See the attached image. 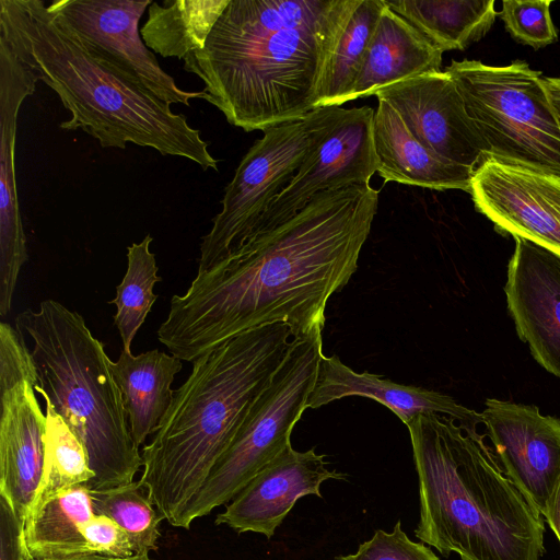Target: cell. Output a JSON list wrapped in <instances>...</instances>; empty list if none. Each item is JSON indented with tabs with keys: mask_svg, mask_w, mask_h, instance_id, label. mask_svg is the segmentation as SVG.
I'll return each instance as SVG.
<instances>
[{
	"mask_svg": "<svg viewBox=\"0 0 560 560\" xmlns=\"http://www.w3.org/2000/svg\"><path fill=\"white\" fill-rule=\"evenodd\" d=\"M476 209L495 229L560 256V178L488 159L469 191Z\"/></svg>",
	"mask_w": 560,
	"mask_h": 560,
	"instance_id": "obj_14",
	"label": "cell"
},
{
	"mask_svg": "<svg viewBox=\"0 0 560 560\" xmlns=\"http://www.w3.org/2000/svg\"><path fill=\"white\" fill-rule=\"evenodd\" d=\"M335 560H440L423 542L411 540L398 521L393 530L377 529L371 539L360 544L354 553Z\"/></svg>",
	"mask_w": 560,
	"mask_h": 560,
	"instance_id": "obj_30",
	"label": "cell"
},
{
	"mask_svg": "<svg viewBox=\"0 0 560 560\" xmlns=\"http://www.w3.org/2000/svg\"><path fill=\"white\" fill-rule=\"evenodd\" d=\"M152 241L148 234L140 243L128 246L127 271L116 287L115 299L108 302L117 307L114 324L127 352H131V342L158 299L153 287L162 280L155 255L150 250Z\"/></svg>",
	"mask_w": 560,
	"mask_h": 560,
	"instance_id": "obj_26",
	"label": "cell"
},
{
	"mask_svg": "<svg viewBox=\"0 0 560 560\" xmlns=\"http://www.w3.org/2000/svg\"><path fill=\"white\" fill-rule=\"evenodd\" d=\"M94 514L85 485L67 487L33 502L24 518L31 560L91 555L83 529Z\"/></svg>",
	"mask_w": 560,
	"mask_h": 560,
	"instance_id": "obj_22",
	"label": "cell"
},
{
	"mask_svg": "<svg viewBox=\"0 0 560 560\" xmlns=\"http://www.w3.org/2000/svg\"><path fill=\"white\" fill-rule=\"evenodd\" d=\"M34 560H151L149 553H136L130 558H114L101 555H81L68 558H56V559H34Z\"/></svg>",
	"mask_w": 560,
	"mask_h": 560,
	"instance_id": "obj_35",
	"label": "cell"
},
{
	"mask_svg": "<svg viewBox=\"0 0 560 560\" xmlns=\"http://www.w3.org/2000/svg\"><path fill=\"white\" fill-rule=\"evenodd\" d=\"M38 81L0 36V315L12 307L22 266L27 261L15 174L19 110Z\"/></svg>",
	"mask_w": 560,
	"mask_h": 560,
	"instance_id": "obj_17",
	"label": "cell"
},
{
	"mask_svg": "<svg viewBox=\"0 0 560 560\" xmlns=\"http://www.w3.org/2000/svg\"><path fill=\"white\" fill-rule=\"evenodd\" d=\"M374 115L375 109L370 106L345 108L273 201L249 241L293 218L319 192L370 184L378 166L373 139Z\"/></svg>",
	"mask_w": 560,
	"mask_h": 560,
	"instance_id": "obj_11",
	"label": "cell"
},
{
	"mask_svg": "<svg viewBox=\"0 0 560 560\" xmlns=\"http://www.w3.org/2000/svg\"><path fill=\"white\" fill-rule=\"evenodd\" d=\"M385 0H358L331 55L319 95V107L351 101Z\"/></svg>",
	"mask_w": 560,
	"mask_h": 560,
	"instance_id": "obj_25",
	"label": "cell"
},
{
	"mask_svg": "<svg viewBox=\"0 0 560 560\" xmlns=\"http://www.w3.org/2000/svg\"><path fill=\"white\" fill-rule=\"evenodd\" d=\"M230 0L152 1L140 28L142 40L153 52L184 60L203 49Z\"/></svg>",
	"mask_w": 560,
	"mask_h": 560,
	"instance_id": "obj_24",
	"label": "cell"
},
{
	"mask_svg": "<svg viewBox=\"0 0 560 560\" xmlns=\"http://www.w3.org/2000/svg\"><path fill=\"white\" fill-rule=\"evenodd\" d=\"M341 106L318 107L305 118L269 128L246 152L225 186L221 211L202 237V273L248 242L273 201L342 116Z\"/></svg>",
	"mask_w": 560,
	"mask_h": 560,
	"instance_id": "obj_9",
	"label": "cell"
},
{
	"mask_svg": "<svg viewBox=\"0 0 560 560\" xmlns=\"http://www.w3.org/2000/svg\"><path fill=\"white\" fill-rule=\"evenodd\" d=\"M350 396L376 400L408 424L421 415H443L453 418L470 435L480 438L477 425L483 423L481 413L459 405L440 392L395 383L370 372H355L336 354L323 357L317 380L306 408L317 409Z\"/></svg>",
	"mask_w": 560,
	"mask_h": 560,
	"instance_id": "obj_18",
	"label": "cell"
},
{
	"mask_svg": "<svg viewBox=\"0 0 560 560\" xmlns=\"http://www.w3.org/2000/svg\"><path fill=\"white\" fill-rule=\"evenodd\" d=\"M489 149L490 159L560 178V125L541 72L524 60L445 68Z\"/></svg>",
	"mask_w": 560,
	"mask_h": 560,
	"instance_id": "obj_7",
	"label": "cell"
},
{
	"mask_svg": "<svg viewBox=\"0 0 560 560\" xmlns=\"http://www.w3.org/2000/svg\"><path fill=\"white\" fill-rule=\"evenodd\" d=\"M544 516L560 542V479L549 499Z\"/></svg>",
	"mask_w": 560,
	"mask_h": 560,
	"instance_id": "obj_33",
	"label": "cell"
},
{
	"mask_svg": "<svg viewBox=\"0 0 560 560\" xmlns=\"http://www.w3.org/2000/svg\"><path fill=\"white\" fill-rule=\"evenodd\" d=\"M374 95L387 102L410 132L441 158L472 171L490 159L488 145L446 71L402 80Z\"/></svg>",
	"mask_w": 560,
	"mask_h": 560,
	"instance_id": "obj_12",
	"label": "cell"
},
{
	"mask_svg": "<svg viewBox=\"0 0 560 560\" xmlns=\"http://www.w3.org/2000/svg\"><path fill=\"white\" fill-rule=\"evenodd\" d=\"M377 207L370 184L317 194L287 222L197 273L172 298L158 339L192 362L262 326L285 324L293 338L323 329L328 300L357 271Z\"/></svg>",
	"mask_w": 560,
	"mask_h": 560,
	"instance_id": "obj_1",
	"label": "cell"
},
{
	"mask_svg": "<svg viewBox=\"0 0 560 560\" xmlns=\"http://www.w3.org/2000/svg\"><path fill=\"white\" fill-rule=\"evenodd\" d=\"M323 329L293 338L279 368L250 406L230 446L190 500L177 527L230 502L291 444V433L314 389L323 353Z\"/></svg>",
	"mask_w": 560,
	"mask_h": 560,
	"instance_id": "obj_8",
	"label": "cell"
},
{
	"mask_svg": "<svg viewBox=\"0 0 560 560\" xmlns=\"http://www.w3.org/2000/svg\"><path fill=\"white\" fill-rule=\"evenodd\" d=\"M551 3V0H504L498 15L515 40L539 49L558 39Z\"/></svg>",
	"mask_w": 560,
	"mask_h": 560,
	"instance_id": "obj_29",
	"label": "cell"
},
{
	"mask_svg": "<svg viewBox=\"0 0 560 560\" xmlns=\"http://www.w3.org/2000/svg\"><path fill=\"white\" fill-rule=\"evenodd\" d=\"M151 3V0H58L47 8L94 57L162 102L190 106L191 100L208 101L203 91L179 88L142 40L139 21Z\"/></svg>",
	"mask_w": 560,
	"mask_h": 560,
	"instance_id": "obj_10",
	"label": "cell"
},
{
	"mask_svg": "<svg viewBox=\"0 0 560 560\" xmlns=\"http://www.w3.org/2000/svg\"><path fill=\"white\" fill-rule=\"evenodd\" d=\"M373 139L377 173L384 182L446 190L470 191L474 172L450 162L424 144L407 128L399 114L377 98Z\"/></svg>",
	"mask_w": 560,
	"mask_h": 560,
	"instance_id": "obj_19",
	"label": "cell"
},
{
	"mask_svg": "<svg viewBox=\"0 0 560 560\" xmlns=\"http://www.w3.org/2000/svg\"><path fill=\"white\" fill-rule=\"evenodd\" d=\"M542 82L560 125V78L542 77Z\"/></svg>",
	"mask_w": 560,
	"mask_h": 560,
	"instance_id": "obj_34",
	"label": "cell"
},
{
	"mask_svg": "<svg viewBox=\"0 0 560 560\" xmlns=\"http://www.w3.org/2000/svg\"><path fill=\"white\" fill-rule=\"evenodd\" d=\"M481 412L502 471L544 515L560 479V419L538 407L486 400Z\"/></svg>",
	"mask_w": 560,
	"mask_h": 560,
	"instance_id": "obj_13",
	"label": "cell"
},
{
	"mask_svg": "<svg viewBox=\"0 0 560 560\" xmlns=\"http://www.w3.org/2000/svg\"><path fill=\"white\" fill-rule=\"evenodd\" d=\"M45 404L44 470L33 502L67 487L86 486L94 478L84 445L54 407Z\"/></svg>",
	"mask_w": 560,
	"mask_h": 560,
	"instance_id": "obj_27",
	"label": "cell"
},
{
	"mask_svg": "<svg viewBox=\"0 0 560 560\" xmlns=\"http://www.w3.org/2000/svg\"><path fill=\"white\" fill-rule=\"evenodd\" d=\"M15 325L32 346L35 390L85 447L94 474L86 487L98 491L132 482L143 460L104 345L79 313L55 300L21 312Z\"/></svg>",
	"mask_w": 560,
	"mask_h": 560,
	"instance_id": "obj_6",
	"label": "cell"
},
{
	"mask_svg": "<svg viewBox=\"0 0 560 560\" xmlns=\"http://www.w3.org/2000/svg\"><path fill=\"white\" fill-rule=\"evenodd\" d=\"M0 36L70 113L61 129H81L102 148L133 143L219 171L209 142L186 116L94 57L44 1L0 0Z\"/></svg>",
	"mask_w": 560,
	"mask_h": 560,
	"instance_id": "obj_3",
	"label": "cell"
},
{
	"mask_svg": "<svg viewBox=\"0 0 560 560\" xmlns=\"http://www.w3.org/2000/svg\"><path fill=\"white\" fill-rule=\"evenodd\" d=\"M442 55V50L385 2L352 100L374 95L402 80L439 72Z\"/></svg>",
	"mask_w": 560,
	"mask_h": 560,
	"instance_id": "obj_20",
	"label": "cell"
},
{
	"mask_svg": "<svg viewBox=\"0 0 560 560\" xmlns=\"http://www.w3.org/2000/svg\"><path fill=\"white\" fill-rule=\"evenodd\" d=\"M514 241L504 285L508 308L534 359L560 378V256L522 237Z\"/></svg>",
	"mask_w": 560,
	"mask_h": 560,
	"instance_id": "obj_15",
	"label": "cell"
},
{
	"mask_svg": "<svg viewBox=\"0 0 560 560\" xmlns=\"http://www.w3.org/2000/svg\"><path fill=\"white\" fill-rule=\"evenodd\" d=\"M440 50H463L492 27L493 0H385Z\"/></svg>",
	"mask_w": 560,
	"mask_h": 560,
	"instance_id": "obj_23",
	"label": "cell"
},
{
	"mask_svg": "<svg viewBox=\"0 0 560 560\" xmlns=\"http://www.w3.org/2000/svg\"><path fill=\"white\" fill-rule=\"evenodd\" d=\"M293 339L282 323L245 331L192 361L174 392L139 479L159 513L175 527L233 441L250 406Z\"/></svg>",
	"mask_w": 560,
	"mask_h": 560,
	"instance_id": "obj_4",
	"label": "cell"
},
{
	"mask_svg": "<svg viewBox=\"0 0 560 560\" xmlns=\"http://www.w3.org/2000/svg\"><path fill=\"white\" fill-rule=\"evenodd\" d=\"M83 533L91 555L114 558H130L136 555L128 534L105 515L94 514L85 524Z\"/></svg>",
	"mask_w": 560,
	"mask_h": 560,
	"instance_id": "obj_31",
	"label": "cell"
},
{
	"mask_svg": "<svg viewBox=\"0 0 560 560\" xmlns=\"http://www.w3.org/2000/svg\"><path fill=\"white\" fill-rule=\"evenodd\" d=\"M0 560H31L24 536V521L0 495Z\"/></svg>",
	"mask_w": 560,
	"mask_h": 560,
	"instance_id": "obj_32",
	"label": "cell"
},
{
	"mask_svg": "<svg viewBox=\"0 0 560 560\" xmlns=\"http://www.w3.org/2000/svg\"><path fill=\"white\" fill-rule=\"evenodd\" d=\"M325 458L314 447L299 452L288 445L217 515L215 524L271 538L299 499L310 494L323 498L324 481L347 478L329 470Z\"/></svg>",
	"mask_w": 560,
	"mask_h": 560,
	"instance_id": "obj_16",
	"label": "cell"
},
{
	"mask_svg": "<svg viewBox=\"0 0 560 560\" xmlns=\"http://www.w3.org/2000/svg\"><path fill=\"white\" fill-rule=\"evenodd\" d=\"M139 482L91 491L93 510L113 520L129 536L136 553L158 549L159 526L163 516L141 492Z\"/></svg>",
	"mask_w": 560,
	"mask_h": 560,
	"instance_id": "obj_28",
	"label": "cell"
},
{
	"mask_svg": "<svg viewBox=\"0 0 560 560\" xmlns=\"http://www.w3.org/2000/svg\"><path fill=\"white\" fill-rule=\"evenodd\" d=\"M358 0H230L184 70L232 126L261 130L305 118Z\"/></svg>",
	"mask_w": 560,
	"mask_h": 560,
	"instance_id": "obj_2",
	"label": "cell"
},
{
	"mask_svg": "<svg viewBox=\"0 0 560 560\" xmlns=\"http://www.w3.org/2000/svg\"><path fill=\"white\" fill-rule=\"evenodd\" d=\"M182 360L158 349L139 355L121 350L110 363L121 392L129 430L139 447L155 433L174 396L172 383L182 370Z\"/></svg>",
	"mask_w": 560,
	"mask_h": 560,
	"instance_id": "obj_21",
	"label": "cell"
},
{
	"mask_svg": "<svg viewBox=\"0 0 560 560\" xmlns=\"http://www.w3.org/2000/svg\"><path fill=\"white\" fill-rule=\"evenodd\" d=\"M453 418L421 415L406 424L418 475L416 537L460 560H540L541 515L499 467L483 438Z\"/></svg>",
	"mask_w": 560,
	"mask_h": 560,
	"instance_id": "obj_5",
	"label": "cell"
}]
</instances>
